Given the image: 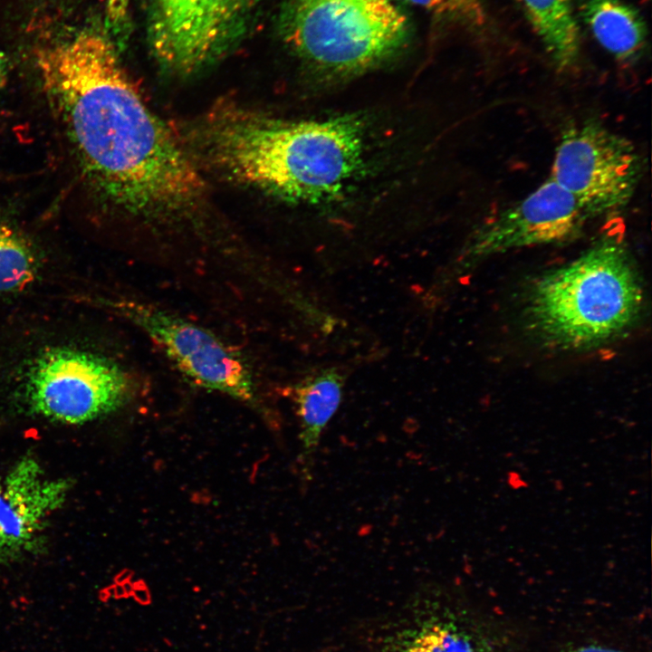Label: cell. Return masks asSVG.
Listing matches in <instances>:
<instances>
[{
	"label": "cell",
	"instance_id": "30bf717a",
	"mask_svg": "<svg viewBox=\"0 0 652 652\" xmlns=\"http://www.w3.org/2000/svg\"><path fill=\"white\" fill-rule=\"evenodd\" d=\"M72 487L71 479L48 475L32 456L0 475V564L43 550L46 526Z\"/></svg>",
	"mask_w": 652,
	"mask_h": 652
},
{
	"label": "cell",
	"instance_id": "ba28073f",
	"mask_svg": "<svg viewBox=\"0 0 652 652\" xmlns=\"http://www.w3.org/2000/svg\"><path fill=\"white\" fill-rule=\"evenodd\" d=\"M97 303L139 327L196 385L242 401L254 399L246 364L210 331L138 302L99 297Z\"/></svg>",
	"mask_w": 652,
	"mask_h": 652
},
{
	"label": "cell",
	"instance_id": "5bb4252c",
	"mask_svg": "<svg viewBox=\"0 0 652 652\" xmlns=\"http://www.w3.org/2000/svg\"><path fill=\"white\" fill-rule=\"evenodd\" d=\"M46 272L38 248L22 232L0 223V302L21 297Z\"/></svg>",
	"mask_w": 652,
	"mask_h": 652
},
{
	"label": "cell",
	"instance_id": "277c9868",
	"mask_svg": "<svg viewBox=\"0 0 652 652\" xmlns=\"http://www.w3.org/2000/svg\"><path fill=\"white\" fill-rule=\"evenodd\" d=\"M0 364V388L17 413L63 426H82L125 405L129 373L88 344L80 332L33 331Z\"/></svg>",
	"mask_w": 652,
	"mask_h": 652
},
{
	"label": "cell",
	"instance_id": "9c48e42d",
	"mask_svg": "<svg viewBox=\"0 0 652 652\" xmlns=\"http://www.w3.org/2000/svg\"><path fill=\"white\" fill-rule=\"evenodd\" d=\"M588 219L576 199L549 177L525 197L487 218L474 233L466 254L478 259L570 242L581 235Z\"/></svg>",
	"mask_w": 652,
	"mask_h": 652
},
{
	"label": "cell",
	"instance_id": "ac0fdd59",
	"mask_svg": "<svg viewBox=\"0 0 652 652\" xmlns=\"http://www.w3.org/2000/svg\"><path fill=\"white\" fill-rule=\"evenodd\" d=\"M8 64L5 54L0 51V91L5 86L7 82Z\"/></svg>",
	"mask_w": 652,
	"mask_h": 652
},
{
	"label": "cell",
	"instance_id": "3957f363",
	"mask_svg": "<svg viewBox=\"0 0 652 652\" xmlns=\"http://www.w3.org/2000/svg\"><path fill=\"white\" fill-rule=\"evenodd\" d=\"M643 289L630 253L616 235L601 236L567 264L531 287L524 316L534 336L564 350L593 348L633 326Z\"/></svg>",
	"mask_w": 652,
	"mask_h": 652
},
{
	"label": "cell",
	"instance_id": "5b68a950",
	"mask_svg": "<svg viewBox=\"0 0 652 652\" xmlns=\"http://www.w3.org/2000/svg\"><path fill=\"white\" fill-rule=\"evenodd\" d=\"M279 28L298 56L335 74L383 62L406 43L408 33L393 0H283Z\"/></svg>",
	"mask_w": 652,
	"mask_h": 652
},
{
	"label": "cell",
	"instance_id": "6da1fadb",
	"mask_svg": "<svg viewBox=\"0 0 652 652\" xmlns=\"http://www.w3.org/2000/svg\"><path fill=\"white\" fill-rule=\"evenodd\" d=\"M42 85L94 187L129 213L182 217L203 203L194 159L150 110L98 27L39 52Z\"/></svg>",
	"mask_w": 652,
	"mask_h": 652
},
{
	"label": "cell",
	"instance_id": "2e32d148",
	"mask_svg": "<svg viewBox=\"0 0 652 652\" xmlns=\"http://www.w3.org/2000/svg\"><path fill=\"white\" fill-rule=\"evenodd\" d=\"M426 9L436 17L460 22L471 26H481L485 14L480 0H407Z\"/></svg>",
	"mask_w": 652,
	"mask_h": 652
},
{
	"label": "cell",
	"instance_id": "7c38bea8",
	"mask_svg": "<svg viewBox=\"0 0 652 652\" xmlns=\"http://www.w3.org/2000/svg\"><path fill=\"white\" fill-rule=\"evenodd\" d=\"M581 17L599 43L620 61L637 58L646 43L638 13L621 0H585Z\"/></svg>",
	"mask_w": 652,
	"mask_h": 652
},
{
	"label": "cell",
	"instance_id": "8fae6325",
	"mask_svg": "<svg viewBox=\"0 0 652 652\" xmlns=\"http://www.w3.org/2000/svg\"><path fill=\"white\" fill-rule=\"evenodd\" d=\"M343 376L334 369H323L299 383L292 391L299 421V463L311 477L321 434L337 411L342 397Z\"/></svg>",
	"mask_w": 652,
	"mask_h": 652
},
{
	"label": "cell",
	"instance_id": "52a82bcc",
	"mask_svg": "<svg viewBox=\"0 0 652 652\" xmlns=\"http://www.w3.org/2000/svg\"><path fill=\"white\" fill-rule=\"evenodd\" d=\"M256 0H147L149 49L159 65L190 75L218 61L245 36Z\"/></svg>",
	"mask_w": 652,
	"mask_h": 652
},
{
	"label": "cell",
	"instance_id": "e0dca14e",
	"mask_svg": "<svg viewBox=\"0 0 652 652\" xmlns=\"http://www.w3.org/2000/svg\"><path fill=\"white\" fill-rule=\"evenodd\" d=\"M567 652H622V651L615 649V648L604 647V646L586 645V646H580V647H575Z\"/></svg>",
	"mask_w": 652,
	"mask_h": 652
},
{
	"label": "cell",
	"instance_id": "4fadbf2b",
	"mask_svg": "<svg viewBox=\"0 0 652 652\" xmlns=\"http://www.w3.org/2000/svg\"><path fill=\"white\" fill-rule=\"evenodd\" d=\"M524 11L554 64L561 70L576 63L580 36L571 0H515Z\"/></svg>",
	"mask_w": 652,
	"mask_h": 652
},
{
	"label": "cell",
	"instance_id": "9a60e30c",
	"mask_svg": "<svg viewBox=\"0 0 652 652\" xmlns=\"http://www.w3.org/2000/svg\"><path fill=\"white\" fill-rule=\"evenodd\" d=\"M407 652H473L469 641L448 626L434 624L419 631Z\"/></svg>",
	"mask_w": 652,
	"mask_h": 652
},
{
	"label": "cell",
	"instance_id": "8992f818",
	"mask_svg": "<svg viewBox=\"0 0 652 652\" xmlns=\"http://www.w3.org/2000/svg\"><path fill=\"white\" fill-rule=\"evenodd\" d=\"M642 174V158L633 143L600 120L587 119L562 131L550 177L590 218L623 210Z\"/></svg>",
	"mask_w": 652,
	"mask_h": 652
},
{
	"label": "cell",
	"instance_id": "7a4b0ae2",
	"mask_svg": "<svg viewBox=\"0 0 652 652\" xmlns=\"http://www.w3.org/2000/svg\"><path fill=\"white\" fill-rule=\"evenodd\" d=\"M192 136L197 151L223 174L298 202L340 195L362 159L361 129L348 118L285 120L223 105Z\"/></svg>",
	"mask_w": 652,
	"mask_h": 652
}]
</instances>
